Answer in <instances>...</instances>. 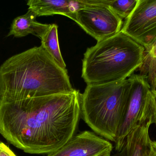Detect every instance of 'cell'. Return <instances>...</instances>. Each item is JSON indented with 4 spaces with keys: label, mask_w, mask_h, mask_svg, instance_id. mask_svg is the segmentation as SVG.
Listing matches in <instances>:
<instances>
[{
    "label": "cell",
    "mask_w": 156,
    "mask_h": 156,
    "mask_svg": "<svg viewBox=\"0 0 156 156\" xmlns=\"http://www.w3.org/2000/svg\"><path fill=\"white\" fill-rule=\"evenodd\" d=\"M81 103L77 90L23 100L0 98V134L25 153L51 154L75 136Z\"/></svg>",
    "instance_id": "6da1fadb"
},
{
    "label": "cell",
    "mask_w": 156,
    "mask_h": 156,
    "mask_svg": "<svg viewBox=\"0 0 156 156\" xmlns=\"http://www.w3.org/2000/svg\"><path fill=\"white\" fill-rule=\"evenodd\" d=\"M67 70L42 46L14 55L0 67V98L20 100L75 91Z\"/></svg>",
    "instance_id": "7a4b0ae2"
},
{
    "label": "cell",
    "mask_w": 156,
    "mask_h": 156,
    "mask_svg": "<svg viewBox=\"0 0 156 156\" xmlns=\"http://www.w3.org/2000/svg\"><path fill=\"white\" fill-rule=\"evenodd\" d=\"M145 56L144 48L121 31L87 49L82 78L87 85L125 80L141 67Z\"/></svg>",
    "instance_id": "3957f363"
},
{
    "label": "cell",
    "mask_w": 156,
    "mask_h": 156,
    "mask_svg": "<svg viewBox=\"0 0 156 156\" xmlns=\"http://www.w3.org/2000/svg\"><path fill=\"white\" fill-rule=\"evenodd\" d=\"M130 81L88 84L81 94V114L87 125L106 140L115 142L123 121Z\"/></svg>",
    "instance_id": "277c9868"
},
{
    "label": "cell",
    "mask_w": 156,
    "mask_h": 156,
    "mask_svg": "<svg viewBox=\"0 0 156 156\" xmlns=\"http://www.w3.org/2000/svg\"><path fill=\"white\" fill-rule=\"evenodd\" d=\"M130 81L126 111L115 143L119 149L126 136L138 126L154 124V96L147 78L142 74H133Z\"/></svg>",
    "instance_id": "5b68a950"
},
{
    "label": "cell",
    "mask_w": 156,
    "mask_h": 156,
    "mask_svg": "<svg viewBox=\"0 0 156 156\" xmlns=\"http://www.w3.org/2000/svg\"><path fill=\"white\" fill-rule=\"evenodd\" d=\"M78 9L75 12L76 22L88 34L97 42L120 32L122 19L106 5L86 4L77 1Z\"/></svg>",
    "instance_id": "8992f818"
},
{
    "label": "cell",
    "mask_w": 156,
    "mask_h": 156,
    "mask_svg": "<svg viewBox=\"0 0 156 156\" xmlns=\"http://www.w3.org/2000/svg\"><path fill=\"white\" fill-rule=\"evenodd\" d=\"M121 31L147 51L156 38V0H138Z\"/></svg>",
    "instance_id": "52a82bcc"
},
{
    "label": "cell",
    "mask_w": 156,
    "mask_h": 156,
    "mask_svg": "<svg viewBox=\"0 0 156 156\" xmlns=\"http://www.w3.org/2000/svg\"><path fill=\"white\" fill-rule=\"evenodd\" d=\"M112 149L110 141L93 132L84 131L47 156H111Z\"/></svg>",
    "instance_id": "ba28073f"
},
{
    "label": "cell",
    "mask_w": 156,
    "mask_h": 156,
    "mask_svg": "<svg viewBox=\"0 0 156 156\" xmlns=\"http://www.w3.org/2000/svg\"><path fill=\"white\" fill-rule=\"evenodd\" d=\"M151 125L147 124L133 129L126 136L116 153L111 156H151Z\"/></svg>",
    "instance_id": "9c48e42d"
},
{
    "label": "cell",
    "mask_w": 156,
    "mask_h": 156,
    "mask_svg": "<svg viewBox=\"0 0 156 156\" xmlns=\"http://www.w3.org/2000/svg\"><path fill=\"white\" fill-rule=\"evenodd\" d=\"M73 3L74 1L69 0H29L27 5L28 10L37 16L61 15L75 21L76 9Z\"/></svg>",
    "instance_id": "30bf717a"
},
{
    "label": "cell",
    "mask_w": 156,
    "mask_h": 156,
    "mask_svg": "<svg viewBox=\"0 0 156 156\" xmlns=\"http://www.w3.org/2000/svg\"><path fill=\"white\" fill-rule=\"evenodd\" d=\"M36 17L33 12L28 10L25 14L16 17L12 22L7 36L13 35L21 38L32 34L42 39L51 24L38 23L36 20Z\"/></svg>",
    "instance_id": "8fae6325"
},
{
    "label": "cell",
    "mask_w": 156,
    "mask_h": 156,
    "mask_svg": "<svg viewBox=\"0 0 156 156\" xmlns=\"http://www.w3.org/2000/svg\"><path fill=\"white\" fill-rule=\"evenodd\" d=\"M58 27L55 24H51L47 32L41 39V45L59 67L66 70V66L59 47Z\"/></svg>",
    "instance_id": "7c38bea8"
},
{
    "label": "cell",
    "mask_w": 156,
    "mask_h": 156,
    "mask_svg": "<svg viewBox=\"0 0 156 156\" xmlns=\"http://www.w3.org/2000/svg\"><path fill=\"white\" fill-rule=\"evenodd\" d=\"M86 4H99L106 5L122 19L129 17L137 4L138 0H81Z\"/></svg>",
    "instance_id": "4fadbf2b"
},
{
    "label": "cell",
    "mask_w": 156,
    "mask_h": 156,
    "mask_svg": "<svg viewBox=\"0 0 156 156\" xmlns=\"http://www.w3.org/2000/svg\"><path fill=\"white\" fill-rule=\"evenodd\" d=\"M141 68H143L146 72L143 75L147 78L151 92L154 94H156V60L144 59Z\"/></svg>",
    "instance_id": "5bb4252c"
},
{
    "label": "cell",
    "mask_w": 156,
    "mask_h": 156,
    "mask_svg": "<svg viewBox=\"0 0 156 156\" xmlns=\"http://www.w3.org/2000/svg\"><path fill=\"white\" fill-rule=\"evenodd\" d=\"M145 59L156 60V38L149 49L145 51Z\"/></svg>",
    "instance_id": "9a60e30c"
},
{
    "label": "cell",
    "mask_w": 156,
    "mask_h": 156,
    "mask_svg": "<svg viewBox=\"0 0 156 156\" xmlns=\"http://www.w3.org/2000/svg\"><path fill=\"white\" fill-rule=\"evenodd\" d=\"M0 156H16L4 143L0 142Z\"/></svg>",
    "instance_id": "2e32d148"
},
{
    "label": "cell",
    "mask_w": 156,
    "mask_h": 156,
    "mask_svg": "<svg viewBox=\"0 0 156 156\" xmlns=\"http://www.w3.org/2000/svg\"><path fill=\"white\" fill-rule=\"evenodd\" d=\"M153 96H154V116H153V122H154V124H155L156 125V94H154L153 93Z\"/></svg>",
    "instance_id": "e0dca14e"
},
{
    "label": "cell",
    "mask_w": 156,
    "mask_h": 156,
    "mask_svg": "<svg viewBox=\"0 0 156 156\" xmlns=\"http://www.w3.org/2000/svg\"><path fill=\"white\" fill-rule=\"evenodd\" d=\"M151 156H156V141H152Z\"/></svg>",
    "instance_id": "ac0fdd59"
},
{
    "label": "cell",
    "mask_w": 156,
    "mask_h": 156,
    "mask_svg": "<svg viewBox=\"0 0 156 156\" xmlns=\"http://www.w3.org/2000/svg\"><path fill=\"white\" fill-rule=\"evenodd\" d=\"M0 96H1V93H0Z\"/></svg>",
    "instance_id": "d6986e66"
}]
</instances>
